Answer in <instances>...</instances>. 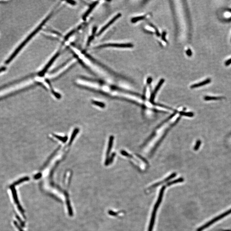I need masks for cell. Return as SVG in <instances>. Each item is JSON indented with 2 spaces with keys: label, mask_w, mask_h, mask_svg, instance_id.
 Returning a JSON list of instances; mask_svg holds the SVG:
<instances>
[{
  "label": "cell",
  "mask_w": 231,
  "mask_h": 231,
  "mask_svg": "<svg viewBox=\"0 0 231 231\" xmlns=\"http://www.w3.org/2000/svg\"><path fill=\"white\" fill-rule=\"evenodd\" d=\"M55 10H53V11L51 12L48 15V16L46 17V18H45V19L40 24V25H38V26L36 27V29L34 30H33V32L31 33H30V35L28 36H27V38H26L20 44L19 46L16 49V50L14 51V52H13L12 54H11V55L9 57V58L7 59L6 61L5 62V64H8L11 62V61L14 59L15 58L17 55L18 54H19V53L20 52V51L22 50L24 47L26 45V44H27V43H28V42H29V41H30V40H31V39H32V38H33V37H34V36H35L38 32H39V31H40V30L42 29V27H43V26L45 25V24L48 21V20H49L51 18V17L53 16L55 14Z\"/></svg>",
  "instance_id": "1"
},
{
  "label": "cell",
  "mask_w": 231,
  "mask_h": 231,
  "mask_svg": "<svg viewBox=\"0 0 231 231\" xmlns=\"http://www.w3.org/2000/svg\"><path fill=\"white\" fill-rule=\"evenodd\" d=\"M165 188V187L163 186L162 187L160 190V192L158 198L157 200L156 203L154 207L153 211V214H152V217H151L150 223V227H149V231H152L153 230V226L154 224V222H155V218L156 214V212L157 211L158 208L161 202L162 199V197L163 196V193L164 191Z\"/></svg>",
  "instance_id": "2"
},
{
  "label": "cell",
  "mask_w": 231,
  "mask_h": 231,
  "mask_svg": "<svg viewBox=\"0 0 231 231\" xmlns=\"http://www.w3.org/2000/svg\"><path fill=\"white\" fill-rule=\"evenodd\" d=\"M231 214V209H229V210L227 211V212H225L224 213H223V214H221V215H219V216H217V217H215V218H213L211 221L207 222V223L205 224L202 225V227H200L196 230V231H202L205 230V229L207 228H209V227L212 226L213 224H215L216 222L220 220H221L222 218H225L226 216L227 215H230Z\"/></svg>",
  "instance_id": "3"
},
{
  "label": "cell",
  "mask_w": 231,
  "mask_h": 231,
  "mask_svg": "<svg viewBox=\"0 0 231 231\" xmlns=\"http://www.w3.org/2000/svg\"><path fill=\"white\" fill-rule=\"evenodd\" d=\"M107 47H119V48H131L133 47V45L131 43L126 44H117V43H109L97 46L93 49H100L101 48H106Z\"/></svg>",
  "instance_id": "4"
},
{
  "label": "cell",
  "mask_w": 231,
  "mask_h": 231,
  "mask_svg": "<svg viewBox=\"0 0 231 231\" xmlns=\"http://www.w3.org/2000/svg\"><path fill=\"white\" fill-rule=\"evenodd\" d=\"M113 139H114L113 136H110L109 138V143H108V149H107V152L106 153V160H105V165H109V155L110 151L112 149L113 144Z\"/></svg>",
  "instance_id": "5"
},
{
  "label": "cell",
  "mask_w": 231,
  "mask_h": 231,
  "mask_svg": "<svg viewBox=\"0 0 231 231\" xmlns=\"http://www.w3.org/2000/svg\"><path fill=\"white\" fill-rule=\"evenodd\" d=\"M121 16V13H118V14L116 15L115 16V17H113V18L112 19H111V20H110V21L106 25L104 26L101 29V30H100L99 33H98V36L100 35L102 33L104 32V31H105V30H106L107 29L108 27H109L111 25L113 22H115L116 20H117L118 19H119V18Z\"/></svg>",
  "instance_id": "6"
},
{
  "label": "cell",
  "mask_w": 231,
  "mask_h": 231,
  "mask_svg": "<svg viewBox=\"0 0 231 231\" xmlns=\"http://www.w3.org/2000/svg\"><path fill=\"white\" fill-rule=\"evenodd\" d=\"M164 82V79H161L160 81L159 82L157 85L156 87L155 88L152 94L150 96V101L152 103H153L154 100L155 99V96L156 95L158 91L160 88L162 84H163Z\"/></svg>",
  "instance_id": "7"
},
{
  "label": "cell",
  "mask_w": 231,
  "mask_h": 231,
  "mask_svg": "<svg viewBox=\"0 0 231 231\" xmlns=\"http://www.w3.org/2000/svg\"><path fill=\"white\" fill-rule=\"evenodd\" d=\"M11 189L12 191L13 196V198L14 199L15 201L17 204L18 205L20 211H21V213H23V210L22 208L21 207L20 205H19V202H18L16 191L13 185H12V186H11Z\"/></svg>",
  "instance_id": "8"
},
{
  "label": "cell",
  "mask_w": 231,
  "mask_h": 231,
  "mask_svg": "<svg viewBox=\"0 0 231 231\" xmlns=\"http://www.w3.org/2000/svg\"><path fill=\"white\" fill-rule=\"evenodd\" d=\"M211 82V80L210 78H208L207 79L199 83L194 84L192 85L190 88H195L203 86L207 84L210 83Z\"/></svg>",
  "instance_id": "9"
},
{
  "label": "cell",
  "mask_w": 231,
  "mask_h": 231,
  "mask_svg": "<svg viewBox=\"0 0 231 231\" xmlns=\"http://www.w3.org/2000/svg\"><path fill=\"white\" fill-rule=\"evenodd\" d=\"M176 176V173H173L172 174H171V175H170V176H169L167 178H166L163 181H161V182H158V183H157L156 184H154L153 186H152L150 188H154V187H157L158 186V185H159L160 184H161L164 183V182H167V181H168L172 179V178H173L175 177Z\"/></svg>",
  "instance_id": "10"
},
{
  "label": "cell",
  "mask_w": 231,
  "mask_h": 231,
  "mask_svg": "<svg viewBox=\"0 0 231 231\" xmlns=\"http://www.w3.org/2000/svg\"><path fill=\"white\" fill-rule=\"evenodd\" d=\"M183 181H184L183 178H178V179L177 180H175L173 181H171V182L168 183L167 184V186H170V185H172V184H174L183 182Z\"/></svg>",
  "instance_id": "11"
},
{
  "label": "cell",
  "mask_w": 231,
  "mask_h": 231,
  "mask_svg": "<svg viewBox=\"0 0 231 231\" xmlns=\"http://www.w3.org/2000/svg\"><path fill=\"white\" fill-rule=\"evenodd\" d=\"M221 98V97H217L205 96L204 99L206 101L210 100H218Z\"/></svg>",
  "instance_id": "12"
},
{
  "label": "cell",
  "mask_w": 231,
  "mask_h": 231,
  "mask_svg": "<svg viewBox=\"0 0 231 231\" xmlns=\"http://www.w3.org/2000/svg\"><path fill=\"white\" fill-rule=\"evenodd\" d=\"M29 179V178L27 177L23 178H21V179L18 181L16 182H15V183L13 184V185H17V184H19L21 183V182H23V181H26L28 180Z\"/></svg>",
  "instance_id": "13"
},
{
  "label": "cell",
  "mask_w": 231,
  "mask_h": 231,
  "mask_svg": "<svg viewBox=\"0 0 231 231\" xmlns=\"http://www.w3.org/2000/svg\"><path fill=\"white\" fill-rule=\"evenodd\" d=\"M179 114L180 115H185V116H189V117H192L194 115V114L192 113H186L181 111L179 112Z\"/></svg>",
  "instance_id": "14"
},
{
  "label": "cell",
  "mask_w": 231,
  "mask_h": 231,
  "mask_svg": "<svg viewBox=\"0 0 231 231\" xmlns=\"http://www.w3.org/2000/svg\"><path fill=\"white\" fill-rule=\"evenodd\" d=\"M93 103L94 104L100 107H101V108H104L105 107V104H104L102 102H98V101H93Z\"/></svg>",
  "instance_id": "15"
},
{
  "label": "cell",
  "mask_w": 231,
  "mask_h": 231,
  "mask_svg": "<svg viewBox=\"0 0 231 231\" xmlns=\"http://www.w3.org/2000/svg\"><path fill=\"white\" fill-rule=\"evenodd\" d=\"M145 18V16H141L140 17H137L134 18L132 19V22L135 23L137 22L138 21L141 20Z\"/></svg>",
  "instance_id": "16"
},
{
  "label": "cell",
  "mask_w": 231,
  "mask_h": 231,
  "mask_svg": "<svg viewBox=\"0 0 231 231\" xmlns=\"http://www.w3.org/2000/svg\"><path fill=\"white\" fill-rule=\"evenodd\" d=\"M55 138H58V139H59L60 141H62V142H64V143H65V142H66L67 139V137L63 138V137L58 136V135H55Z\"/></svg>",
  "instance_id": "17"
},
{
  "label": "cell",
  "mask_w": 231,
  "mask_h": 231,
  "mask_svg": "<svg viewBox=\"0 0 231 231\" xmlns=\"http://www.w3.org/2000/svg\"><path fill=\"white\" fill-rule=\"evenodd\" d=\"M201 141H199V140H198L196 142V146H195V147H194V150H197L199 149V147H200V145H201Z\"/></svg>",
  "instance_id": "18"
},
{
  "label": "cell",
  "mask_w": 231,
  "mask_h": 231,
  "mask_svg": "<svg viewBox=\"0 0 231 231\" xmlns=\"http://www.w3.org/2000/svg\"><path fill=\"white\" fill-rule=\"evenodd\" d=\"M115 153H113L112 154V156H111V157L110 158H109V164H110L112 162V161H113V159H114V157L115 156Z\"/></svg>",
  "instance_id": "19"
},
{
  "label": "cell",
  "mask_w": 231,
  "mask_h": 231,
  "mask_svg": "<svg viewBox=\"0 0 231 231\" xmlns=\"http://www.w3.org/2000/svg\"><path fill=\"white\" fill-rule=\"evenodd\" d=\"M186 54H187V55H188V56H189V57L191 56V55H192V54L191 50H190V49H188V50L187 51Z\"/></svg>",
  "instance_id": "20"
},
{
  "label": "cell",
  "mask_w": 231,
  "mask_h": 231,
  "mask_svg": "<svg viewBox=\"0 0 231 231\" xmlns=\"http://www.w3.org/2000/svg\"><path fill=\"white\" fill-rule=\"evenodd\" d=\"M231 64V58L230 59H229V60H228V61H226V63H225V65H226V66H229V65H230V64Z\"/></svg>",
  "instance_id": "21"
},
{
  "label": "cell",
  "mask_w": 231,
  "mask_h": 231,
  "mask_svg": "<svg viewBox=\"0 0 231 231\" xmlns=\"http://www.w3.org/2000/svg\"><path fill=\"white\" fill-rule=\"evenodd\" d=\"M152 81V79L151 78H148L147 80V83L148 84H150L151 83V82Z\"/></svg>",
  "instance_id": "22"
},
{
  "label": "cell",
  "mask_w": 231,
  "mask_h": 231,
  "mask_svg": "<svg viewBox=\"0 0 231 231\" xmlns=\"http://www.w3.org/2000/svg\"><path fill=\"white\" fill-rule=\"evenodd\" d=\"M15 225H16V226H17V228H18L19 230L20 231H23L22 230H21V229L20 227H19L18 226L17 224H16V222H15Z\"/></svg>",
  "instance_id": "23"
}]
</instances>
